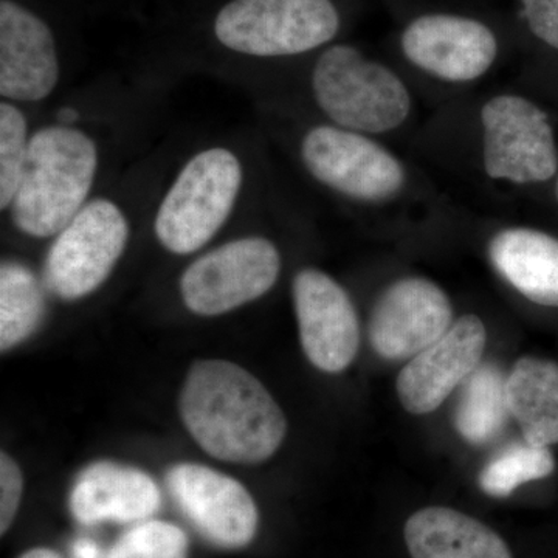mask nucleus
<instances>
[{
    "instance_id": "17",
    "label": "nucleus",
    "mask_w": 558,
    "mask_h": 558,
    "mask_svg": "<svg viewBox=\"0 0 558 558\" xmlns=\"http://www.w3.org/2000/svg\"><path fill=\"white\" fill-rule=\"evenodd\" d=\"M487 259L521 296L558 310V238L554 234L534 227H502L488 238Z\"/></svg>"
},
{
    "instance_id": "7",
    "label": "nucleus",
    "mask_w": 558,
    "mask_h": 558,
    "mask_svg": "<svg viewBox=\"0 0 558 558\" xmlns=\"http://www.w3.org/2000/svg\"><path fill=\"white\" fill-rule=\"evenodd\" d=\"M340 31L332 0H231L215 21L227 49L258 58H284L326 46Z\"/></svg>"
},
{
    "instance_id": "21",
    "label": "nucleus",
    "mask_w": 558,
    "mask_h": 558,
    "mask_svg": "<svg viewBox=\"0 0 558 558\" xmlns=\"http://www.w3.org/2000/svg\"><path fill=\"white\" fill-rule=\"evenodd\" d=\"M46 314V296L33 271L5 260L0 269V349L10 351L31 339Z\"/></svg>"
},
{
    "instance_id": "22",
    "label": "nucleus",
    "mask_w": 558,
    "mask_h": 558,
    "mask_svg": "<svg viewBox=\"0 0 558 558\" xmlns=\"http://www.w3.org/2000/svg\"><path fill=\"white\" fill-rule=\"evenodd\" d=\"M556 470L549 447L513 440L497 451L480 473V487L494 498H508L523 484L548 478Z\"/></svg>"
},
{
    "instance_id": "27",
    "label": "nucleus",
    "mask_w": 558,
    "mask_h": 558,
    "mask_svg": "<svg viewBox=\"0 0 558 558\" xmlns=\"http://www.w3.org/2000/svg\"><path fill=\"white\" fill-rule=\"evenodd\" d=\"M73 556L75 558H98V549L94 543L87 542V539H80L73 546Z\"/></svg>"
},
{
    "instance_id": "4",
    "label": "nucleus",
    "mask_w": 558,
    "mask_h": 558,
    "mask_svg": "<svg viewBox=\"0 0 558 558\" xmlns=\"http://www.w3.org/2000/svg\"><path fill=\"white\" fill-rule=\"evenodd\" d=\"M300 157L312 179L363 207H391L410 191L409 165L381 138L317 124L304 132Z\"/></svg>"
},
{
    "instance_id": "28",
    "label": "nucleus",
    "mask_w": 558,
    "mask_h": 558,
    "mask_svg": "<svg viewBox=\"0 0 558 558\" xmlns=\"http://www.w3.org/2000/svg\"><path fill=\"white\" fill-rule=\"evenodd\" d=\"M17 558H62L60 554L54 553L53 549L49 548H33L28 549L27 553L22 554Z\"/></svg>"
},
{
    "instance_id": "16",
    "label": "nucleus",
    "mask_w": 558,
    "mask_h": 558,
    "mask_svg": "<svg viewBox=\"0 0 558 558\" xmlns=\"http://www.w3.org/2000/svg\"><path fill=\"white\" fill-rule=\"evenodd\" d=\"M159 487L148 473L131 465L98 461L83 470L73 484L69 508L80 523H137L160 508Z\"/></svg>"
},
{
    "instance_id": "26",
    "label": "nucleus",
    "mask_w": 558,
    "mask_h": 558,
    "mask_svg": "<svg viewBox=\"0 0 558 558\" xmlns=\"http://www.w3.org/2000/svg\"><path fill=\"white\" fill-rule=\"evenodd\" d=\"M529 31L550 49L558 50V0H520Z\"/></svg>"
},
{
    "instance_id": "12",
    "label": "nucleus",
    "mask_w": 558,
    "mask_h": 558,
    "mask_svg": "<svg viewBox=\"0 0 558 558\" xmlns=\"http://www.w3.org/2000/svg\"><path fill=\"white\" fill-rule=\"evenodd\" d=\"M167 486L183 515L213 546L241 549L255 538L258 506L240 481L207 465L182 462L168 472Z\"/></svg>"
},
{
    "instance_id": "8",
    "label": "nucleus",
    "mask_w": 558,
    "mask_h": 558,
    "mask_svg": "<svg viewBox=\"0 0 558 558\" xmlns=\"http://www.w3.org/2000/svg\"><path fill=\"white\" fill-rule=\"evenodd\" d=\"M130 240L119 205L95 199L54 238L44 264V282L62 301L86 299L116 269Z\"/></svg>"
},
{
    "instance_id": "10",
    "label": "nucleus",
    "mask_w": 558,
    "mask_h": 558,
    "mask_svg": "<svg viewBox=\"0 0 558 558\" xmlns=\"http://www.w3.org/2000/svg\"><path fill=\"white\" fill-rule=\"evenodd\" d=\"M403 58L444 86H472L497 64L499 44L483 21L453 13L414 17L400 33Z\"/></svg>"
},
{
    "instance_id": "15",
    "label": "nucleus",
    "mask_w": 558,
    "mask_h": 558,
    "mask_svg": "<svg viewBox=\"0 0 558 558\" xmlns=\"http://www.w3.org/2000/svg\"><path fill=\"white\" fill-rule=\"evenodd\" d=\"M60 80L57 44L49 25L13 0L0 2V95L40 101Z\"/></svg>"
},
{
    "instance_id": "11",
    "label": "nucleus",
    "mask_w": 558,
    "mask_h": 558,
    "mask_svg": "<svg viewBox=\"0 0 558 558\" xmlns=\"http://www.w3.org/2000/svg\"><path fill=\"white\" fill-rule=\"evenodd\" d=\"M453 322V303L438 282L417 275L399 278L381 290L371 311V347L387 360L413 359Z\"/></svg>"
},
{
    "instance_id": "18",
    "label": "nucleus",
    "mask_w": 558,
    "mask_h": 558,
    "mask_svg": "<svg viewBox=\"0 0 558 558\" xmlns=\"http://www.w3.org/2000/svg\"><path fill=\"white\" fill-rule=\"evenodd\" d=\"M405 542L413 558H513L497 532L442 506L414 512L405 523Z\"/></svg>"
},
{
    "instance_id": "30",
    "label": "nucleus",
    "mask_w": 558,
    "mask_h": 558,
    "mask_svg": "<svg viewBox=\"0 0 558 558\" xmlns=\"http://www.w3.org/2000/svg\"><path fill=\"white\" fill-rule=\"evenodd\" d=\"M554 196H556V201L558 204V174L557 178L554 179Z\"/></svg>"
},
{
    "instance_id": "9",
    "label": "nucleus",
    "mask_w": 558,
    "mask_h": 558,
    "mask_svg": "<svg viewBox=\"0 0 558 558\" xmlns=\"http://www.w3.org/2000/svg\"><path fill=\"white\" fill-rule=\"evenodd\" d=\"M281 266V253L274 242L263 236L241 238L190 264L180 278V295L193 314L218 317L270 292Z\"/></svg>"
},
{
    "instance_id": "14",
    "label": "nucleus",
    "mask_w": 558,
    "mask_h": 558,
    "mask_svg": "<svg viewBox=\"0 0 558 558\" xmlns=\"http://www.w3.org/2000/svg\"><path fill=\"white\" fill-rule=\"evenodd\" d=\"M487 329L478 315L454 319L435 343L418 352L400 371L396 389L403 409L411 414L433 413L481 365Z\"/></svg>"
},
{
    "instance_id": "23",
    "label": "nucleus",
    "mask_w": 558,
    "mask_h": 558,
    "mask_svg": "<svg viewBox=\"0 0 558 558\" xmlns=\"http://www.w3.org/2000/svg\"><path fill=\"white\" fill-rule=\"evenodd\" d=\"M31 137L24 113L10 101L0 105V207H10L20 186Z\"/></svg>"
},
{
    "instance_id": "24",
    "label": "nucleus",
    "mask_w": 558,
    "mask_h": 558,
    "mask_svg": "<svg viewBox=\"0 0 558 558\" xmlns=\"http://www.w3.org/2000/svg\"><path fill=\"white\" fill-rule=\"evenodd\" d=\"M108 558H189V537L165 521H146L128 531Z\"/></svg>"
},
{
    "instance_id": "20",
    "label": "nucleus",
    "mask_w": 558,
    "mask_h": 558,
    "mask_svg": "<svg viewBox=\"0 0 558 558\" xmlns=\"http://www.w3.org/2000/svg\"><path fill=\"white\" fill-rule=\"evenodd\" d=\"M510 417L505 374L495 363H481L462 384L454 407L458 435L472 446H487L505 433Z\"/></svg>"
},
{
    "instance_id": "5",
    "label": "nucleus",
    "mask_w": 558,
    "mask_h": 558,
    "mask_svg": "<svg viewBox=\"0 0 558 558\" xmlns=\"http://www.w3.org/2000/svg\"><path fill=\"white\" fill-rule=\"evenodd\" d=\"M478 161L494 185H543L557 178L556 131L546 110L517 92H497L478 110Z\"/></svg>"
},
{
    "instance_id": "3",
    "label": "nucleus",
    "mask_w": 558,
    "mask_h": 558,
    "mask_svg": "<svg viewBox=\"0 0 558 558\" xmlns=\"http://www.w3.org/2000/svg\"><path fill=\"white\" fill-rule=\"evenodd\" d=\"M315 105L333 126L384 138L405 130L416 112L410 84L357 47L337 44L312 69Z\"/></svg>"
},
{
    "instance_id": "13",
    "label": "nucleus",
    "mask_w": 558,
    "mask_h": 558,
    "mask_svg": "<svg viewBox=\"0 0 558 558\" xmlns=\"http://www.w3.org/2000/svg\"><path fill=\"white\" fill-rule=\"evenodd\" d=\"M292 296L307 360L323 373L347 369L360 347L359 314L347 289L326 271L306 267L293 278Z\"/></svg>"
},
{
    "instance_id": "25",
    "label": "nucleus",
    "mask_w": 558,
    "mask_h": 558,
    "mask_svg": "<svg viewBox=\"0 0 558 558\" xmlns=\"http://www.w3.org/2000/svg\"><path fill=\"white\" fill-rule=\"evenodd\" d=\"M24 478L17 462L9 453L0 454V532L5 534L20 510Z\"/></svg>"
},
{
    "instance_id": "1",
    "label": "nucleus",
    "mask_w": 558,
    "mask_h": 558,
    "mask_svg": "<svg viewBox=\"0 0 558 558\" xmlns=\"http://www.w3.org/2000/svg\"><path fill=\"white\" fill-rule=\"evenodd\" d=\"M179 411L202 450L233 464L269 461L288 435V418L277 400L253 374L227 360L191 365Z\"/></svg>"
},
{
    "instance_id": "2",
    "label": "nucleus",
    "mask_w": 558,
    "mask_h": 558,
    "mask_svg": "<svg viewBox=\"0 0 558 558\" xmlns=\"http://www.w3.org/2000/svg\"><path fill=\"white\" fill-rule=\"evenodd\" d=\"M98 170V150L86 132L72 126L36 131L28 145L11 219L27 236H54L86 205Z\"/></svg>"
},
{
    "instance_id": "19",
    "label": "nucleus",
    "mask_w": 558,
    "mask_h": 558,
    "mask_svg": "<svg viewBox=\"0 0 558 558\" xmlns=\"http://www.w3.org/2000/svg\"><path fill=\"white\" fill-rule=\"evenodd\" d=\"M506 399L526 442L557 446L558 363L532 355L517 360L506 377Z\"/></svg>"
},
{
    "instance_id": "6",
    "label": "nucleus",
    "mask_w": 558,
    "mask_h": 558,
    "mask_svg": "<svg viewBox=\"0 0 558 558\" xmlns=\"http://www.w3.org/2000/svg\"><path fill=\"white\" fill-rule=\"evenodd\" d=\"M241 185L240 159L231 150H201L161 201L154 222L157 240L174 255L205 247L230 218Z\"/></svg>"
},
{
    "instance_id": "29",
    "label": "nucleus",
    "mask_w": 558,
    "mask_h": 558,
    "mask_svg": "<svg viewBox=\"0 0 558 558\" xmlns=\"http://www.w3.org/2000/svg\"><path fill=\"white\" fill-rule=\"evenodd\" d=\"M58 119H60L61 123H75L80 119V113L78 110L73 108H62L60 113H58Z\"/></svg>"
}]
</instances>
